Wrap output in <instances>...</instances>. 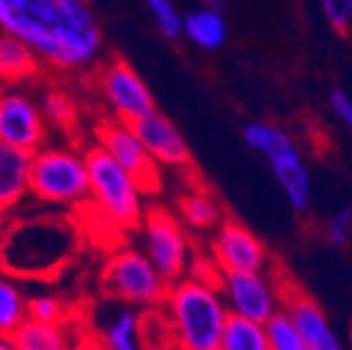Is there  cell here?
Here are the masks:
<instances>
[{
	"label": "cell",
	"mask_w": 352,
	"mask_h": 350,
	"mask_svg": "<svg viewBox=\"0 0 352 350\" xmlns=\"http://www.w3.org/2000/svg\"><path fill=\"white\" fill-rule=\"evenodd\" d=\"M0 32L34 51L42 65L61 74L93 67L103 49V30L84 0H0Z\"/></svg>",
	"instance_id": "obj_1"
},
{
	"label": "cell",
	"mask_w": 352,
	"mask_h": 350,
	"mask_svg": "<svg viewBox=\"0 0 352 350\" xmlns=\"http://www.w3.org/2000/svg\"><path fill=\"white\" fill-rule=\"evenodd\" d=\"M84 233L65 214L9 218L0 237V273L17 281H51L80 254Z\"/></svg>",
	"instance_id": "obj_2"
},
{
	"label": "cell",
	"mask_w": 352,
	"mask_h": 350,
	"mask_svg": "<svg viewBox=\"0 0 352 350\" xmlns=\"http://www.w3.org/2000/svg\"><path fill=\"white\" fill-rule=\"evenodd\" d=\"M174 350H218L229 311L218 281L189 275L168 289L162 306Z\"/></svg>",
	"instance_id": "obj_3"
},
{
	"label": "cell",
	"mask_w": 352,
	"mask_h": 350,
	"mask_svg": "<svg viewBox=\"0 0 352 350\" xmlns=\"http://www.w3.org/2000/svg\"><path fill=\"white\" fill-rule=\"evenodd\" d=\"M241 135L252 151L267 160L289 206L296 212H306L313 197V183L304 155L292 135L283 126L267 120H254L245 124Z\"/></svg>",
	"instance_id": "obj_4"
},
{
	"label": "cell",
	"mask_w": 352,
	"mask_h": 350,
	"mask_svg": "<svg viewBox=\"0 0 352 350\" xmlns=\"http://www.w3.org/2000/svg\"><path fill=\"white\" fill-rule=\"evenodd\" d=\"M30 195L51 206H82L91 197L84 151L72 145H44L32 155Z\"/></svg>",
	"instance_id": "obj_5"
},
{
	"label": "cell",
	"mask_w": 352,
	"mask_h": 350,
	"mask_svg": "<svg viewBox=\"0 0 352 350\" xmlns=\"http://www.w3.org/2000/svg\"><path fill=\"white\" fill-rule=\"evenodd\" d=\"M101 289L109 300L137 311H153L164 306L170 283L157 273L143 250L120 245L105 260Z\"/></svg>",
	"instance_id": "obj_6"
},
{
	"label": "cell",
	"mask_w": 352,
	"mask_h": 350,
	"mask_svg": "<svg viewBox=\"0 0 352 350\" xmlns=\"http://www.w3.org/2000/svg\"><path fill=\"white\" fill-rule=\"evenodd\" d=\"M88 168L91 201L105 212L122 231H137L143 225V193L111 155L97 143L84 151Z\"/></svg>",
	"instance_id": "obj_7"
},
{
	"label": "cell",
	"mask_w": 352,
	"mask_h": 350,
	"mask_svg": "<svg viewBox=\"0 0 352 350\" xmlns=\"http://www.w3.org/2000/svg\"><path fill=\"white\" fill-rule=\"evenodd\" d=\"M141 239L145 256L170 285L191 275V241L174 212L151 206L143 216Z\"/></svg>",
	"instance_id": "obj_8"
},
{
	"label": "cell",
	"mask_w": 352,
	"mask_h": 350,
	"mask_svg": "<svg viewBox=\"0 0 352 350\" xmlns=\"http://www.w3.org/2000/svg\"><path fill=\"white\" fill-rule=\"evenodd\" d=\"M218 289L233 317L264 325L283 309V279L264 273L218 271Z\"/></svg>",
	"instance_id": "obj_9"
},
{
	"label": "cell",
	"mask_w": 352,
	"mask_h": 350,
	"mask_svg": "<svg viewBox=\"0 0 352 350\" xmlns=\"http://www.w3.org/2000/svg\"><path fill=\"white\" fill-rule=\"evenodd\" d=\"M97 91L113 120L132 124L155 111V99L139 72L122 57H111L95 72Z\"/></svg>",
	"instance_id": "obj_10"
},
{
	"label": "cell",
	"mask_w": 352,
	"mask_h": 350,
	"mask_svg": "<svg viewBox=\"0 0 352 350\" xmlns=\"http://www.w3.org/2000/svg\"><path fill=\"white\" fill-rule=\"evenodd\" d=\"M95 139L101 149H105L111 160L126 170L137 183L143 195H155L162 189V170L147 153L143 143L132 133L130 124L120 120L103 118L95 126Z\"/></svg>",
	"instance_id": "obj_11"
},
{
	"label": "cell",
	"mask_w": 352,
	"mask_h": 350,
	"mask_svg": "<svg viewBox=\"0 0 352 350\" xmlns=\"http://www.w3.org/2000/svg\"><path fill=\"white\" fill-rule=\"evenodd\" d=\"M212 260L225 273H264L271 254L262 239L237 218H225L210 243Z\"/></svg>",
	"instance_id": "obj_12"
},
{
	"label": "cell",
	"mask_w": 352,
	"mask_h": 350,
	"mask_svg": "<svg viewBox=\"0 0 352 350\" xmlns=\"http://www.w3.org/2000/svg\"><path fill=\"white\" fill-rule=\"evenodd\" d=\"M47 139L49 124L40 103L17 89L0 91V143L34 155L47 145Z\"/></svg>",
	"instance_id": "obj_13"
},
{
	"label": "cell",
	"mask_w": 352,
	"mask_h": 350,
	"mask_svg": "<svg viewBox=\"0 0 352 350\" xmlns=\"http://www.w3.org/2000/svg\"><path fill=\"white\" fill-rule=\"evenodd\" d=\"M283 311L292 317L306 350H344L342 336L319 306L298 285L283 279Z\"/></svg>",
	"instance_id": "obj_14"
},
{
	"label": "cell",
	"mask_w": 352,
	"mask_h": 350,
	"mask_svg": "<svg viewBox=\"0 0 352 350\" xmlns=\"http://www.w3.org/2000/svg\"><path fill=\"white\" fill-rule=\"evenodd\" d=\"M132 133L143 143L153 162L162 168H187L191 164V149L187 139L168 116L151 111L145 118L130 124Z\"/></svg>",
	"instance_id": "obj_15"
},
{
	"label": "cell",
	"mask_w": 352,
	"mask_h": 350,
	"mask_svg": "<svg viewBox=\"0 0 352 350\" xmlns=\"http://www.w3.org/2000/svg\"><path fill=\"white\" fill-rule=\"evenodd\" d=\"M95 342L101 350H147L143 344V311L118 302L97 325Z\"/></svg>",
	"instance_id": "obj_16"
},
{
	"label": "cell",
	"mask_w": 352,
	"mask_h": 350,
	"mask_svg": "<svg viewBox=\"0 0 352 350\" xmlns=\"http://www.w3.org/2000/svg\"><path fill=\"white\" fill-rule=\"evenodd\" d=\"M32 153L0 143V218L30 195Z\"/></svg>",
	"instance_id": "obj_17"
},
{
	"label": "cell",
	"mask_w": 352,
	"mask_h": 350,
	"mask_svg": "<svg viewBox=\"0 0 352 350\" xmlns=\"http://www.w3.org/2000/svg\"><path fill=\"white\" fill-rule=\"evenodd\" d=\"M183 36L201 51L223 49L229 36L225 11H216L210 5H201L185 15Z\"/></svg>",
	"instance_id": "obj_18"
},
{
	"label": "cell",
	"mask_w": 352,
	"mask_h": 350,
	"mask_svg": "<svg viewBox=\"0 0 352 350\" xmlns=\"http://www.w3.org/2000/svg\"><path fill=\"white\" fill-rule=\"evenodd\" d=\"M176 210H179V221L191 231H216L225 221L216 197L199 185L179 195Z\"/></svg>",
	"instance_id": "obj_19"
},
{
	"label": "cell",
	"mask_w": 352,
	"mask_h": 350,
	"mask_svg": "<svg viewBox=\"0 0 352 350\" xmlns=\"http://www.w3.org/2000/svg\"><path fill=\"white\" fill-rule=\"evenodd\" d=\"M42 69L40 59L23 40L0 32V82L15 84L38 76Z\"/></svg>",
	"instance_id": "obj_20"
},
{
	"label": "cell",
	"mask_w": 352,
	"mask_h": 350,
	"mask_svg": "<svg viewBox=\"0 0 352 350\" xmlns=\"http://www.w3.org/2000/svg\"><path fill=\"white\" fill-rule=\"evenodd\" d=\"M17 350H65L72 342L67 325H47L25 319L11 336Z\"/></svg>",
	"instance_id": "obj_21"
},
{
	"label": "cell",
	"mask_w": 352,
	"mask_h": 350,
	"mask_svg": "<svg viewBox=\"0 0 352 350\" xmlns=\"http://www.w3.org/2000/svg\"><path fill=\"white\" fill-rule=\"evenodd\" d=\"M28 319V294L21 283L0 273V336H13Z\"/></svg>",
	"instance_id": "obj_22"
},
{
	"label": "cell",
	"mask_w": 352,
	"mask_h": 350,
	"mask_svg": "<svg viewBox=\"0 0 352 350\" xmlns=\"http://www.w3.org/2000/svg\"><path fill=\"white\" fill-rule=\"evenodd\" d=\"M218 350H269L264 325L229 315Z\"/></svg>",
	"instance_id": "obj_23"
},
{
	"label": "cell",
	"mask_w": 352,
	"mask_h": 350,
	"mask_svg": "<svg viewBox=\"0 0 352 350\" xmlns=\"http://www.w3.org/2000/svg\"><path fill=\"white\" fill-rule=\"evenodd\" d=\"M40 109L47 124H53L55 128L63 130V133L74 130L78 124V105L67 91H61V89L47 91L42 95Z\"/></svg>",
	"instance_id": "obj_24"
},
{
	"label": "cell",
	"mask_w": 352,
	"mask_h": 350,
	"mask_svg": "<svg viewBox=\"0 0 352 350\" xmlns=\"http://www.w3.org/2000/svg\"><path fill=\"white\" fill-rule=\"evenodd\" d=\"M28 319L47 325H65L67 306L59 296L51 292L32 294L28 296Z\"/></svg>",
	"instance_id": "obj_25"
},
{
	"label": "cell",
	"mask_w": 352,
	"mask_h": 350,
	"mask_svg": "<svg viewBox=\"0 0 352 350\" xmlns=\"http://www.w3.org/2000/svg\"><path fill=\"white\" fill-rule=\"evenodd\" d=\"M264 331H267L269 350H306L292 317L283 309L264 323Z\"/></svg>",
	"instance_id": "obj_26"
},
{
	"label": "cell",
	"mask_w": 352,
	"mask_h": 350,
	"mask_svg": "<svg viewBox=\"0 0 352 350\" xmlns=\"http://www.w3.org/2000/svg\"><path fill=\"white\" fill-rule=\"evenodd\" d=\"M147 11L151 13L160 34L168 40H176L183 36L185 30V15L172 0H149Z\"/></svg>",
	"instance_id": "obj_27"
},
{
	"label": "cell",
	"mask_w": 352,
	"mask_h": 350,
	"mask_svg": "<svg viewBox=\"0 0 352 350\" xmlns=\"http://www.w3.org/2000/svg\"><path fill=\"white\" fill-rule=\"evenodd\" d=\"M321 11L325 21L338 34H346L352 25V0H323Z\"/></svg>",
	"instance_id": "obj_28"
},
{
	"label": "cell",
	"mask_w": 352,
	"mask_h": 350,
	"mask_svg": "<svg viewBox=\"0 0 352 350\" xmlns=\"http://www.w3.org/2000/svg\"><path fill=\"white\" fill-rule=\"evenodd\" d=\"M325 237L331 245L342 248L352 237V208H340L325 227Z\"/></svg>",
	"instance_id": "obj_29"
},
{
	"label": "cell",
	"mask_w": 352,
	"mask_h": 350,
	"mask_svg": "<svg viewBox=\"0 0 352 350\" xmlns=\"http://www.w3.org/2000/svg\"><path fill=\"white\" fill-rule=\"evenodd\" d=\"M329 107L336 113V118L346 126L348 133L352 135V97L346 91L336 89L329 95Z\"/></svg>",
	"instance_id": "obj_30"
},
{
	"label": "cell",
	"mask_w": 352,
	"mask_h": 350,
	"mask_svg": "<svg viewBox=\"0 0 352 350\" xmlns=\"http://www.w3.org/2000/svg\"><path fill=\"white\" fill-rule=\"evenodd\" d=\"M65 350H101V346L91 336H78V338H72Z\"/></svg>",
	"instance_id": "obj_31"
},
{
	"label": "cell",
	"mask_w": 352,
	"mask_h": 350,
	"mask_svg": "<svg viewBox=\"0 0 352 350\" xmlns=\"http://www.w3.org/2000/svg\"><path fill=\"white\" fill-rule=\"evenodd\" d=\"M0 350H17L11 336H0Z\"/></svg>",
	"instance_id": "obj_32"
},
{
	"label": "cell",
	"mask_w": 352,
	"mask_h": 350,
	"mask_svg": "<svg viewBox=\"0 0 352 350\" xmlns=\"http://www.w3.org/2000/svg\"><path fill=\"white\" fill-rule=\"evenodd\" d=\"M3 223H5V218H0V237H3Z\"/></svg>",
	"instance_id": "obj_33"
}]
</instances>
